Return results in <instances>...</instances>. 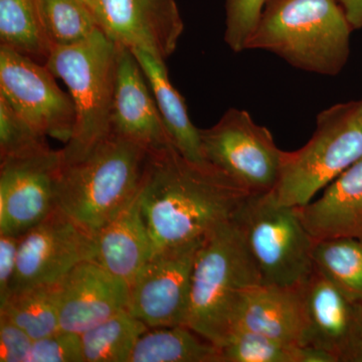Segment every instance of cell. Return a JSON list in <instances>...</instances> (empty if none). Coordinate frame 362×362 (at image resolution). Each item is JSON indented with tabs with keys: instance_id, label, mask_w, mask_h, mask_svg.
<instances>
[{
	"instance_id": "cell-1",
	"label": "cell",
	"mask_w": 362,
	"mask_h": 362,
	"mask_svg": "<svg viewBox=\"0 0 362 362\" xmlns=\"http://www.w3.org/2000/svg\"><path fill=\"white\" fill-rule=\"evenodd\" d=\"M251 192L209 162L166 145L148 150L139 199L153 254L202 240L235 220Z\"/></svg>"
},
{
	"instance_id": "cell-2",
	"label": "cell",
	"mask_w": 362,
	"mask_h": 362,
	"mask_svg": "<svg viewBox=\"0 0 362 362\" xmlns=\"http://www.w3.org/2000/svg\"><path fill=\"white\" fill-rule=\"evenodd\" d=\"M352 30L339 0H269L246 51L263 49L300 70L337 76L349 59Z\"/></svg>"
},
{
	"instance_id": "cell-3",
	"label": "cell",
	"mask_w": 362,
	"mask_h": 362,
	"mask_svg": "<svg viewBox=\"0 0 362 362\" xmlns=\"http://www.w3.org/2000/svg\"><path fill=\"white\" fill-rule=\"evenodd\" d=\"M148 150L112 133L85 158L64 162L57 180V207L94 235L137 195Z\"/></svg>"
},
{
	"instance_id": "cell-4",
	"label": "cell",
	"mask_w": 362,
	"mask_h": 362,
	"mask_svg": "<svg viewBox=\"0 0 362 362\" xmlns=\"http://www.w3.org/2000/svg\"><path fill=\"white\" fill-rule=\"evenodd\" d=\"M261 275L235 220L202 240L192 272L185 326L221 347L235 328L243 293Z\"/></svg>"
},
{
	"instance_id": "cell-5",
	"label": "cell",
	"mask_w": 362,
	"mask_h": 362,
	"mask_svg": "<svg viewBox=\"0 0 362 362\" xmlns=\"http://www.w3.org/2000/svg\"><path fill=\"white\" fill-rule=\"evenodd\" d=\"M116 54L117 42L102 28L80 44L52 49L45 66L65 83L76 111L73 136L62 149L65 163L85 158L112 134Z\"/></svg>"
},
{
	"instance_id": "cell-6",
	"label": "cell",
	"mask_w": 362,
	"mask_h": 362,
	"mask_svg": "<svg viewBox=\"0 0 362 362\" xmlns=\"http://www.w3.org/2000/svg\"><path fill=\"white\" fill-rule=\"evenodd\" d=\"M315 132L296 151H283L280 175L272 190L283 206H306L320 190L362 159L359 101L337 104L317 116Z\"/></svg>"
},
{
	"instance_id": "cell-7",
	"label": "cell",
	"mask_w": 362,
	"mask_h": 362,
	"mask_svg": "<svg viewBox=\"0 0 362 362\" xmlns=\"http://www.w3.org/2000/svg\"><path fill=\"white\" fill-rule=\"evenodd\" d=\"M258 267L262 284H303L314 270L315 240L296 207L279 204L271 192L251 194L235 216Z\"/></svg>"
},
{
	"instance_id": "cell-8",
	"label": "cell",
	"mask_w": 362,
	"mask_h": 362,
	"mask_svg": "<svg viewBox=\"0 0 362 362\" xmlns=\"http://www.w3.org/2000/svg\"><path fill=\"white\" fill-rule=\"evenodd\" d=\"M199 135L206 162L252 194L274 189L283 151L270 130L255 122L249 112L228 109L213 127L199 129Z\"/></svg>"
},
{
	"instance_id": "cell-9",
	"label": "cell",
	"mask_w": 362,
	"mask_h": 362,
	"mask_svg": "<svg viewBox=\"0 0 362 362\" xmlns=\"http://www.w3.org/2000/svg\"><path fill=\"white\" fill-rule=\"evenodd\" d=\"M47 66L0 45V97L18 115L47 137L70 141L76 111Z\"/></svg>"
},
{
	"instance_id": "cell-10",
	"label": "cell",
	"mask_w": 362,
	"mask_h": 362,
	"mask_svg": "<svg viewBox=\"0 0 362 362\" xmlns=\"http://www.w3.org/2000/svg\"><path fill=\"white\" fill-rule=\"evenodd\" d=\"M202 240L152 255L130 285L128 310L149 328L185 325Z\"/></svg>"
},
{
	"instance_id": "cell-11",
	"label": "cell",
	"mask_w": 362,
	"mask_h": 362,
	"mask_svg": "<svg viewBox=\"0 0 362 362\" xmlns=\"http://www.w3.org/2000/svg\"><path fill=\"white\" fill-rule=\"evenodd\" d=\"M93 255L92 235L56 207L44 221L20 235L11 294L35 286L57 284L78 264L92 259Z\"/></svg>"
},
{
	"instance_id": "cell-12",
	"label": "cell",
	"mask_w": 362,
	"mask_h": 362,
	"mask_svg": "<svg viewBox=\"0 0 362 362\" xmlns=\"http://www.w3.org/2000/svg\"><path fill=\"white\" fill-rule=\"evenodd\" d=\"M63 150L0 161V235H21L56 209Z\"/></svg>"
},
{
	"instance_id": "cell-13",
	"label": "cell",
	"mask_w": 362,
	"mask_h": 362,
	"mask_svg": "<svg viewBox=\"0 0 362 362\" xmlns=\"http://www.w3.org/2000/svg\"><path fill=\"white\" fill-rule=\"evenodd\" d=\"M94 13L112 40L162 61L175 52L185 28L175 0H96Z\"/></svg>"
},
{
	"instance_id": "cell-14",
	"label": "cell",
	"mask_w": 362,
	"mask_h": 362,
	"mask_svg": "<svg viewBox=\"0 0 362 362\" xmlns=\"http://www.w3.org/2000/svg\"><path fill=\"white\" fill-rule=\"evenodd\" d=\"M130 286L89 259L59 282L61 330L82 335L120 312L128 310Z\"/></svg>"
},
{
	"instance_id": "cell-15",
	"label": "cell",
	"mask_w": 362,
	"mask_h": 362,
	"mask_svg": "<svg viewBox=\"0 0 362 362\" xmlns=\"http://www.w3.org/2000/svg\"><path fill=\"white\" fill-rule=\"evenodd\" d=\"M308 320L306 345L329 352L337 362H362V306L314 269L303 283Z\"/></svg>"
},
{
	"instance_id": "cell-16",
	"label": "cell",
	"mask_w": 362,
	"mask_h": 362,
	"mask_svg": "<svg viewBox=\"0 0 362 362\" xmlns=\"http://www.w3.org/2000/svg\"><path fill=\"white\" fill-rule=\"evenodd\" d=\"M112 133L148 149L173 145L156 99L134 54L117 42Z\"/></svg>"
},
{
	"instance_id": "cell-17",
	"label": "cell",
	"mask_w": 362,
	"mask_h": 362,
	"mask_svg": "<svg viewBox=\"0 0 362 362\" xmlns=\"http://www.w3.org/2000/svg\"><path fill=\"white\" fill-rule=\"evenodd\" d=\"M235 329L252 331L287 344L304 346L308 339V320L303 284L290 287L259 284L249 288L240 297Z\"/></svg>"
},
{
	"instance_id": "cell-18",
	"label": "cell",
	"mask_w": 362,
	"mask_h": 362,
	"mask_svg": "<svg viewBox=\"0 0 362 362\" xmlns=\"http://www.w3.org/2000/svg\"><path fill=\"white\" fill-rule=\"evenodd\" d=\"M96 262L129 286L153 255L139 192L132 202L92 235Z\"/></svg>"
},
{
	"instance_id": "cell-19",
	"label": "cell",
	"mask_w": 362,
	"mask_h": 362,
	"mask_svg": "<svg viewBox=\"0 0 362 362\" xmlns=\"http://www.w3.org/2000/svg\"><path fill=\"white\" fill-rule=\"evenodd\" d=\"M296 209L314 240H362V159L325 187L317 201Z\"/></svg>"
},
{
	"instance_id": "cell-20",
	"label": "cell",
	"mask_w": 362,
	"mask_h": 362,
	"mask_svg": "<svg viewBox=\"0 0 362 362\" xmlns=\"http://www.w3.org/2000/svg\"><path fill=\"white\" fill-rule=\"evenodd\" d=\"M131 51L141 66L162 120L176 149L189 160L201 163L206 162L202 154L199 129L190 120L185 99L169 80L165 61L140 49Z\"/></svg>"
},
{
	"instance_id": "cell-21",
	"label": "cell",
	"mask_w": 362,
	"mask_h": 362,
	"mask_svg": "<svg viewBox=\"0 0 362 362\" xmlns=\"http://www.w3.org/2000/svg\"><path fill=\"white\" fill-rule=\"evenodd\" d=\"M130 362H221V350L185 325L149 328Z\"/></svg>"
},
{
	"instance_id": "cell-22",
	"label": "cell",
	"mask_w": 362,
	"mask_h": 362,
	"mask_svg": "<svg viewBox=\"0 0 362 362\" xmlns=\"http://www.w3.org/2000/svg\"><path fill=\"white\" fill-rule=\"evenodd\" d=\"M314 269L350 301L362 306V240L354 238L315 240Z\"/></svg>"
},
{
	"instance_id": "cell-23",
	"label": "cell",
	"mask_w": 362,
	"mask_h": 362,
	"mask_svg": "<svg viewBox=\"0 0 362 362\" xmlns=\"http://www.w3.org/2000/svg\"><path fill=\"white\" fill-rule=\"evenodd\" d=\"M58 289L57 283L13 292L0 305V315L6 317L33 340L54 334L61 330Z\"/></svg>"
},
{
	"instance_id": "cell-24",
	"label": "cell",
	"mask_w": 362,
	"mask_h": 362,
	"mask_svg": "<svg viewBox=\"0 0 362 362\" xmlns=\"http://www.w3.org/2000/svg\"><path fill=\"white\" fill-rule=\"evenodd\" d=\"M148 329L129 310L116 314L81 335L85 362H130L136 343Z\"/></svg>"
},
{
	"instance_id": "cell-25",
	"label": "cell",
	"mask_w": 362,
	"mask_h": 362,
	"mask_svg": "<svg viewBox=\"0 0 362 362\" xmlns=\"http://www.w3.org/2000/svg\"><path fill=\"white\" fill-rule=\"evenodd\" d=\"M0 42L45 65L52 47L42 33L37 0H0Z\"/></svg>"
},
{
	"instance_id": "cell-26",
	"label": "cell",
	"mask_w": 362,
	"mask_h": 362,
	"mask_svg": "<svg viewBox=\"0 0 362 362\" xmlns=\"http://www.w3.org/2000/svg\"><path fill=\"white\" fill-rule=\"evenodd\" d=\"M40 25L54 47L80 44L101 28L92 9L78 0H37Z\"/></svg>"
},
{
	"instance_id": "cell-27",
	"label": "cell",
	"mask_w": 362,
	"mask_h": 362,
	"mask_svg": "<svg viewBox=\"0 0 362 362\" xmlns=\"http://www.w3.org/2000/svg\"><path fill=\"white\" fill-rule=\"evenodd\" d=\"M218 349L221 362H299V346L249 330L233 331Z\"/></svg>"
},
{
	"instance_id": "cell-28",
	"label": "cell",
	"mask_w": 362,
	"mask_h": 362,
	"mask_svg": "<svg viewBox=\"0 0 362 362\" xmlns=\"http://www.w3.org/2000/svg\"><path fill=\"white\" fill-rule=\"evenodd\" d=\"M47 137L0 97V161L23 158L47 151L51 147Z\"/></svg>"
},
{
	"instance_id": "cell-29",
	"label": "cell",
	"mask_w": 362,
	"mask_h": 362,
	"mask_svg": "<svg viewBox=\"0 0 362 362\" xmlns=\"http://www.w3.org/2000/svg\"><path fill=\"white\" fill-rule=\"evenodd\" d=\"M269 0H225V42L235 52L246 51Z\"/></svg>"
},
{
	"instance_id": "cell-30",
	"label": "cell",
	"mask_w": 362,
	"mask_h": 362,
	"mask_svg": "<svg viewBox=\"0 0 362 362\" xmlns=\"http://www.w3.org/2000/svg\"><path fill=\"white\" fill-rule=\"evenodd\" d=\"M28 362H85L81 335L59 330L33 340Z\"/></svg>"
},
{
	"instance_id": "cell-31",
	"label": "cell",
	"mask_w": 362,
	"mask_h": 362,
	"mask_svg": "<svg viewBox=\"0 0 362 362\" xmlns=\"http://www.w3.org/2000/svg\"><path fill=\"white\" fill-rule=\"evenodd\" d=\"M33 339L13 322L0 315V361L28 362Z\"/></svg>"
},
{
	"instance_id": "cell-32",
	"label": "cell",
	"mask_w": 362,
	"mask_h": 362,
	"mask_svg": "<svg viewBox=\"0 0 362 362\" xmlns=\"http://www.w3.org/2000/svg\"><path fill=\"white\" fill-rule=\"evenodd\" d=\"M20 235H0V305L11 295L18 267Z\"/></svg>"
},
{
	"instance_id": "cell-33",
	"label": "cell",
	"mask_w": 362,
	"mask_h": 362,
	"mask_svg": "<svg viewBox=\"0 0 362 362\" xmlns=\"http://www.w3.org/2000/svg\"><path fill=\"white\" fill-rule=\"evenodd\" d=\"M299 362H337L325 349L314 345L299 346Z\"/></svg>"
},
{
	"instance_id": "cell-34",
	"label": "cell",
	"mask_w": 362,
	"mask_h": 362,
	"mask_svg": "<svg viewBox=\"0 0 362 362\" xmlns=\"http://www.w3.org/2000/svg\"><path fill=\"white\" fill-rule=\"evenodd\" d=\"M352 30L362 28V0H339Z\"/></svg>"
},
{
	"instance_id": "cell-35",
	"label": "cell",
	"mask_w": 362,
	"mask_h": 362,
	"mask_svg": "<svg viewBox=\"0 0 362 362\" xmlns=\"http://www.w3.org/2000/svg\"><path fill=\"white\" fill-rule=\"evenodd\" d=\"M78 1L82 2L85 6L89 7L90 9H92L93 13H94L95 1H96V0H78Z\"/></svg>"
},
{
	"instance_id": "cell-36",
	"label": "cell",
	"mask_w": 362,
	"mask_h": 362,
	"mask_svg": "<svg viewBox=\"0 0 362 362\" xmlns=\"http://www.w3.org/2000/svg\"><path fill=\"white\" fill-rule=\"evenodd\" d=\"M359 103H361V118H362V100L359 101Z\"/></svg>"
}]
</instances>
